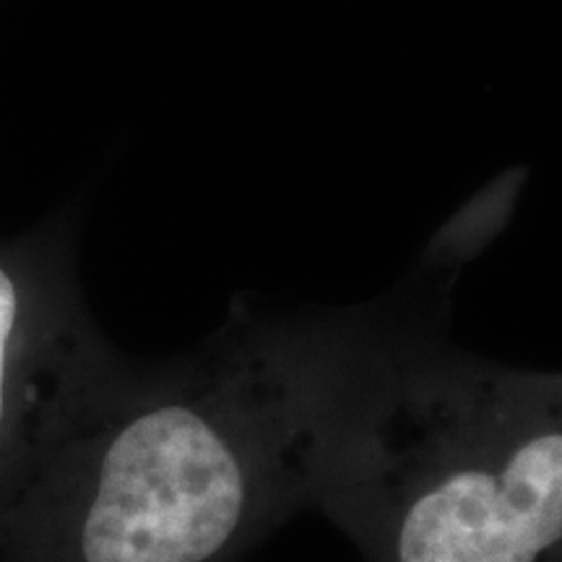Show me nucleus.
<instances>
[{
  "label": "nucleus",
  "mask_w": 562,
  "mask_h": 562,
  "mask_svg": "<svg viewBox=\"0 0 562 562\" xmlns=\"http://www.w3.org/2000/svg\"><path fill=\"white\" fill-rule=\"evenodd\" d=\"M448 321L351 422L315 510L364 562H550L562 547V391L463 351Z\"/></svg>",
  "instance_id": "nucleus-2"
},
{
  "label": "nucleus",
  "mask_w": 562,
  "mask_h": 562,
  "mask_svg": "<svg viewBox=\"0 0 562 562\" xmlns=\"http://www.w3.org/2000/svg\"><path fill=\"white\" fill-rule=\"evenodd\" d=\"M516 195L518 182H510L508 178L492 182L482 193H476L467 206L456 211L451 220L435 232L412 271L425 279L453 284L463 266L474 261L501 235Z\"/></svg>",
  "instance_id": "nucleus-3"
},
{
  "label": "nucleus",
  "mask_w": 562,
  "mask_h": 562,
  "mask_svg": "<svg viewBox=\"0 0 562 562\" xmlns=\"http://www.w3.org/2000/svg\"><path fill=\"white\" fill-rule=\"evenodd\" d=\"M13 321H16V290L9 273L0 269V417H3V385H5V347H9Z\"/></svg>",
  "instance_id": "nucleus-4"
},
{
  "label": "nucleus",
  "mask_w": 562,
  "mask_h": 562,
  "mask_svg": "<svg viewBox=\"0 0 562 562\" xmlns=\"http://www.w3.org/2000/svg\"><path fill=\"white\" fill-rule=\"evenodd\" d=\"M412 328L398 290L248 315L195 402L146 404L104 446L83 562H216L315 510L344 435Z\"/></svg>",
  "instance_id": "nucleus-1"
}]
</instances>
